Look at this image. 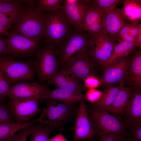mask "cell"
Segmentation results:
<instances>
[{
	"mask_svg": "<svg viewBox=\"0 0 141 141\" xmlns=\"http://www.w3.org/2000/svg\"><path fill=\"white\" fill-rule=\"evenodd\" d=\"M14 120L9 109L4 105L0 104V125L15 122Z\"/></svg>",
	"mask_w": 141,
	"mask_h": 141,
	"instance_id": "d6a6232c",
	"label": "cell"
},
{
	"mask_svg": "<svg viewBox=\"0 0 141 141\" xmlns=\"http://www.w3.org/2000/svg\"><path fill=\"white\" fill-rule=\"evenodd\" d=\"M79 102L75 118L74 136L72 141L92 139L96 135L89 118L87 106L84 101Z\"/></svg>",
	"mask_w": 141,
	"mask_h": 141,
	"instance_id": "7c38bea8",
	"label": "cell"
},
{
	"mask_svg": "<svg viewBox=\"0 0 141 141\" xmlns=\"http://www.w3.org/2000/svg\"><path fill=\"white\" fill-rule=\"evenodd\" d=\"M34 126V124H32L22 128L17 133L13 135L8 141H27V138Z\"/></svg>",
	"mask_w": 141,
	"mask_h": 141,
	"instance_id": "1f68e13d",
	"label": "cell"
},
{
	"mask_svg": "<svg viewBox=\"0 0 141 141\" xmlns=\"http://www.w3.org/2000/svg\"><path fill=\"white\" fill-rule=\"evenodd\" d=\"M4 98L0 95V104H1L2 101Z\"/></svg>",
	"mask_w": 141,
	"mask_h": 141,
	"instance_id": "bcb514c9",
	"label": "cell"
},
{
	"mask_svg": "<svg viewBox=\"0 0 141 141\" xmlns=\"http://www.w3.org/2000/svg\"><path fill=\"white\" fill-rule=\"evenodd\" d=\"M87 50L84 54L69 66L61 69L66 71L81 82L88 76H95V69L88 54Z\"/></svg>",
	"mask_w": 141,
	"mask_h": 141,
	"instance_id": "2e32d148",
	"label": "cell"
},
{
	"mask_svg": "<svg viewBox=\"0 0 141 141\" xmlns=\"http://www.w3.org/2000/svg\"><path fill=\"white\" fill-rule=\"evenodd\" d=\"M0 66L10 85L34 81L35 73L31 61H19L7 55L0 56Z\"/></svg>",
	"mask_w": 141,
	"mask_h": 141,
	"instance_id": "52a82bcc",
	"label": "cell"
},
{
	"mask_svg": "<svg viewBox=\"0 0 141 141\" xmlns=\"http://www.w3.org/2000/svg\"><path fill=\"white\" fill-rule=\"evenodd\" d=\"M62 0H39L36 1L37 7L42 11L47 10L55 12L61 9Z\"/></svg>",
	"mask_w": 141,
	"mask_h": 141,
	"instance_id": "4dcf8cb0",
	"label": "cell"
},
{
	"mask_svg": "<svg viewBox=\"0 0 141 141\" xmlns=\"http://www.w3.org/2000/svg\"><path fill=\"white\" fill-rule=\"evenodd\" d=\"M44 15L45 28L44 36L46 38L47 45L55 48L65 40L72 31V25L62 12L61 9Z\"/></svg>",
	"mask_w": 141,
	"mask_h": 141,
	"instance_id": "8992f818",
	"label": "cell"
},
{
	"mask_svg": "<svg viewBox=\"0 0 141 141\" xmlns=\"http://www.w3.org/2000/svg\"><path fill=\"white\" fill-rule=\"evenodd\" d=\"M9 54L5 39L0 35V56Z\"/></svg>",
	"mask_w": 141,
	"mask_h": 141,
	"instance_id": "f35d334b",
	"label": "cell"
},
{
	"mask_svg": "<svg viewBox=\"0 0 141 141\" xmlns=\"http://www.w3.org/2000/svg\"><path fill=\"white\" fill-rule=\"evenodd\" d=\"M5 39L9 54L25 55L34 54L39 48L40 38L24 36L14 31L8 32Z\"/></svg>",
	"mask_w": 141,
	"mask_h": 141,
	"instance_id": "30bf717a",
	"label": "cell"
},
{
	"mask_svg": "<svg viewBox=\"0 0 141 141\" xmlns=\"http://www.w3.org/2000/svg\"><path fill=\"white\" fill-rule=\"evenodd\" d=\"M121 138L116 135L104 134L101 136L100 141H120Z\"/></svg>",
	"mask_w": 141,
	"mask_h": 141,
	"instance_id": "ab89813d",
	"label": "cell"
},
{
	"mask_svg": "<svg viewBox=\"0 0 141 141\" xmlns=\"http://www.w3.org/2000/svg\"><path fill=\"white\" fill-rule=\"evenodd\" d=\"M41 102L40 97L9 99V109L17 122H27L40 111Z\"/></svg>",
	"mask_w": 141,
	"mask_h": 141,
	"instance_id": "9c48e42d",
	"label": "cell"
},
{
	"mask_svg": "<svg viewBox=\"0 0 141 141\" xmlns=\"http://www.w3.org/2000/svg\"><path fill=\"white\" fill-rule=\"evenodd\" d=\"M129 54L116 59L105 66L102 79L103 83L110 85L126 81L129 68Z\"/></svg>",
	"mask_w": 141,
	"mask_h": 141,
	"instance_id": "4fadbf2b",
	"label": "cell"
},
{
	"mask_svg": "<svg viewBox=\"0 0 141 141\" xmlns=\"http://www.w3.org/2000/svg\"><path fill=\"white\" fill-rule=\"evenodd\" d=\"M49 141H67L61 132H60L58 134L49 139Z\"/></svg>",
	"mask_w": 141,
	"mask_h": 141,
	"instance_id": "b9f144b4",
	"label": "cell"
},
{
	"mask_svg": "<svg viewBox=\"0 0 141 141\" xmlns=\"http://www.w3.org/2000/svg\"><path fill=\"white\" fill-rule=\"evenodd\" d=\"M90 37L87 52L95 70L97 65L103 66L109 58L117 43L116 40L103 31L98 35Z\"/></svg>",
	"mask_w": 141,
	"mask_h": 141,
	"instance_id": "ba28073f",
	"label": "cell"
},
{
	"mask_svg": "<svg viewBox=\"0 0 141 141\" xmlns=\"http://www.w3.org/2000/svg\"><path fill=\"white\" fill-rule=\"evenodd\" d=\"M90 42V36L87 33L75 29L72 31L64 41L55 48L58 70L67 67L84 54Z\"/></svg>",
	"mask_w": 141,
	"mask_h": 141,
	"instance_id": "6da1fadb",
	"label": "cell"
},
{
	"mask_svg": "<svg viewBox=\"0 0 141 141\" xmlns=\"http://www.w3.org/2000/svg\"><path fill=\"white\" fill-rule=\"evenodd\" d=\"M21 1L25 2L28 6L30 7H35L36 3V1L35 0H21Z\"/></svg>",
	"mask_w": 141,
	"mask_h": 141,
	"instance_id": "7bdbcfd3",
	"label": "cell"
},
{
	"mask_svg": "<svg viewBox=\"0 0 141 141\" xmlns=\"http://www.w3.org/2000/svg\"><path fill=\"white\" fill-rule=\"evenodd\" d=\"M120 141H131L127 137L122 138L121 139Z\"/></svg>",
	"mask_w": 141,
	"mask_h": 141,
	"instance_id": "f6af8a7d",
	"label": "cell"
},
{
	"mask_svg": "<svg viewBox=\"0 0 141 141\" xmlns=\"http://www.w3.org/2000/svg\"><path fill=\"white\" fill-rule=\"evenodd\" d=\"M91 0H62L61 10L70 23L77 30L82 31L85 13Z\"/></svg>",
	"mask_w": 141,
	"mask_h": 141,
	"instance_id": "8fae6325",
	"label": "cell"
},
{
	"mask_svg": "<svg viewBox=\"0 0 141 141\" xmlns=\"http://www.w3.org/2000/svg\"><path fill=\"white\" fill-rule=\"evenodd\" d=\"M85 95H80L66 89L56 88L50 90L47 86L45 90L42 101H52L62 102L69 104H76L86 100Z\"/></svg>",
	"mask_w": 141,
	"mask_h": 141,
	"instance_id": "ac0fdd59",
	"label": "cell"
},
{
	"mask_svg": "<svg viewBox=\"0 0 141 141\" xmlns=\"http://www.w3.org/2000/svg\"><path fill=\"white\" fill-rule=\"evenodd\" d=\"M123 83H120L116 86L108 85L103 91L102 96L100 100L93 104L92 108L100 111H107L112 104L122 87Z\"/></svg>",
	"mask_w": 141,
	"mask_h": 141,
	"instance_id": "7402d4cb",
	"label": "cell"
},
{
	"mask_svg": "<svg viewBox=\"0 0 141 141\" xmlns=\"http://www.w3.org/2000/svg\"><path fill=\"white\" fill-rule=\"evenodd\" d=\"M35 123L33 119L28 122L23 123L15 122L0 125V141H8L16 132Z\"/></svg>",
	"mask_w": 141,
	"mask_h": 141,
	"instance_id": "484cf974",
	"label": "cell"
},
{
	"mask_svg": "<svg viewBox=\"0 0 141 141\" xmlns=\"http://www.w3.org/2000/svg\"><path fill=\"white\" fill-rule=\"evenodd\" d=\"M124 113L126 116L128 123L131 126L141 124V89L133 88Z\"/></svg>",
	"mask_w": 141,
	"mask_h": 141,
	"instance_id": "44dd1931",
	"label": "cell"
},
{
	"mask_svg": "<svg viewBox=\"0 0 141 141\" xmlns=\"http://www.w3.org/2000/svg\"><path fill=\"white\" fill-rule=\"evenodd\" d=\"M103 94V91L95 89H90L88 90L85 96L86 100L94 104L100 100Z\"/></svg>",
	"mask_w": 141,
	"mask_h": 141,
	"instance_id": "e575fe53",
	"label": "cell"
},
{
	"mask_svg": "<svg viewBox=\"0 0 141 141\" xmlns=\"http://www.w3.org/2000/svg\"><path fill=\"white\" fill-rule=\"evenodd\" d=\"M40 116L34 119L35 123H42L58 130L64 128L65 125L75 118L77 107L75 104H69L55 101H46Z\"/></svg>",
	"mask_w": 141,
	"mask_h": 141,
	"instance_id": "7a4b0ae2",
	"label": "cell"
},
{
	"mask_svg": "<svg viewBox=\"0 0 141 141\" xmlns=\"http://www.w3.org/2000/svg\"><path fill=\"white\" fill-rule=\"evenodd\" d=\"M129 68L126 81L130 87L141 89V51L134 49L129 54Z\"/></svg>",
	"mask_w": 141,
	"mask_h": 141,
	"instance_id": "ffe728a7",
	"label": "cell"
},
{
	"mask_svg": "<svg viewBox=\"0 0 141 141\" xmlns=\"http://www.w3.org/2000/svg\"><path fill=\"white\" fill-rule=\"evenodd\" d=\"M131 126V132L127 137L131 141H141V124Z\"/></svg>",
	"mask_w": 141,
	"mask_h": 141,
	"instance_id": "d590c367",
	"label": "cell"
},
{
	"mask_svg": "<svg viewBox=\"0 0 141 141\" xmlns=\"http://www.w3.org/2000/svg\"><path fill=\"white\" fill-rule=\"evenodd\" d=\"M133 89V88L130 86L126 87L123 86L107 111L118 116L124 114L125 109L130 101Z\"/></svg>",
	"mask_w": 141,
	"mask_h": 141,
	"instance_id": "603a6c76",
	"label": "cell"
},
{
	"mask_svg": "<svg viewBox=\"0 0 141 141\" xmlns=\"http://www.w3.org/2000/svg\"><path fill=\"white\" fill-rule=\"evenodd\" d=\"M34 54V59L31 61L34 70L38 81L46 84L58 71V63L56 48L47 45L39 48Z\"/></svg>",
	"mask_w": 141,
	"mask_h": 141,
	"instance_id": "5b68a950",
	"label": "cell"
},
{
	"mask_svg": "<svg viewBox=\"0 0 141 141\" xmlns=\"http://www.w3.org/2000/svg\"><path fill=\"white\" fill-rule=\"evenodd\" d=\"M123 6L121 11L130 23L138 24L141 20V1L123 0Z\"/></svg>",
	"mask_w": 141,
	"mask_h": 141,
	"instance_id": "cb8c5ba5",
	"label": "cell"
},
{
	"mask_svg": "<svg viewBox=\"0 0 141 141\" xmlns=\"http://www.w3.org/2000/svg\"><path fill=\"white\" fill-rule=\"evenodd\" d=\"M88 114L96 134L100 137L104 134L116 135L121 138L128 137V133L125 125L119 116L92 108L90 110L88 109Z\"/></svg>",
	"mask_w": 141,
	"mask_h": 141,
	"instance_id": "277c9868",
	"label": "cell"
},
{
	"mask_svg": "<svg viewBox=\"0 0 141 141\" xmlns=\"http://www.w3.org/2000/svg\"><path fill=\"white\" fill-rule=\"evenodd\" d=\"M16 17L11 16L6 14L0 13V26L5 27H11L12 25L15 24Z\"/></svg>",
	"mask_w": 141,
	"mask_h": 141,
	"instance_id": "74e56055",
	"label": "cell"
},
{
	"mask_svg": "<svg viewBox=\"0 0 141 141\" xmlns=\"http://www.w3.org/2000/svg\"><path fill=\"white\" fill-rule=\"evenodd\" d=\"M47 85L34 81L22 82L11 86L7 96L9 99L40 97L42 98Z\"/></svg>",
	"mask_w": 141,
	"mask_h": 141,
	"instance_id": "5bb4252c",
	"label": "cell"
},
{
	"mask_svg": "<svg viewBox=\"0 0 141 141\" xmlns=\"http://www.w3.org/2000/svg\"><path fill=\"white\" fill-rule=\"evenodd\" d=\"M14 30L22 35L40 38L44 36V15L37 7H20L14 24Z\"/></svg>",
	"mask_w": 141,
	"mask_h": 141,
	"instance_id": "3957f363",
	"label": "cell"
},
{
	"mask_svg": "<svg viewBox=\"0 0 141 141\" xmlns=\"http://www.w3.org/2000/svg\"><path fill=\"white\" fill-rule=\"evenodd\" d=\"M138 30V25L135 23H129L120 30L116 37V40L134 43Z\"/></svg>",
	"mask_w": 141,
	"mask_h": 141,
	"instance_id": "4316f807",
	"label": "cell"
},
{
	"mask_svg": "<svg viewBox=\"0 0 141 141\" xmlns=\"http://www.w3.org/2000/svg\"><path fill=\"white\" fill-rule=\"evenodd\" d=\"M83 141H95L93 140H92V139H87V140H84Z\"/></svg>",
	"mask_w": 141,
	"mask_h": 141,
	"instance_id": "7dc6e473",
	"label": "cell"
},
{
	"mask_svg": "<svg viewBox=\"0 0 141 141\" xmlns=\"http://www.w3.org/2000/svg\"><path fill=\"white\" fill-rule=\"evenodd\" d=\"M82 31L87 32L90 37L98 35L103 31L102 14L91 5L85 14Z\"/></svg>",
	"mask_w": 141,
	"mask_h": 141,
	"instance_id": "d6986e66",
	"label": "cell"
},
{
	"mask_svg": "<svg viewBox=\"0 0 141 141\" xmlns=\"http://www.w3.org/2000/svg\"><path fill=\"white\" fill-rule=\"evenodd\" d=\"M84 87L88 89H96L100 85L98 79L94 75L87 77L84 80Z\"/></svg>",
	"mask_w": 141,
	"mask_h": 141,
	"instance_id": "8d00e7d4",
	"label": "cell"
},
{
	"mask_svg": "<svg viewBox=\"0 0 141 141\" xmlns=\"http://www.w3.org/2000/svg\"><path fill=\"white\" fill-rule=\"evenodd\" d=\"M10 87L0 66V95L3 98L7 97Z\"/></svg>",
	"mask_w": 141,
	"mask_h": 141,
	"instance_id": "836d02e7",
	"label": "cell"
},
{
	"mask_svg": "<svg viewBox=\"0 0 141 141\" xmlns=\"http://www.w3.org/2000/svg\"><path fill=\"white\" fill-rule=\"evenodd\" d=\"M53 85L57 88L68 90L82 95L84 89L81 82L66 71L63 69L58 72L47 82L46 85Z\"/></svg>",
	"mask_w": 141,
	"mask_h": 141,
	"instance_id": "e0dca14e",
	"label": "cell"
},
{
	"mask_svg": "<svg viewBox=\"0 0 141 141\" xmlns=\"http://www.w3.org/2000/svg\"><path fill=\"white\" fill-rule=\"evenodd\" d=\"M54 130L52 127L42 123L34 126L30 135L29 141H49V135Z\"/></svg>",
	"mask_w": 141,
	"mask_h": 141,
	"instance_id": "83f0119b",
	"label": "cell"
},
{
	"mask_svg": "<svg viewBox=\"0 0 141 141\" xmlns=\"http://www.w3.org/2000/svg\"><path fill=\"white\" fill-rule=\"evenodd\" d=\"M11 27H3L0 26V35L2 34L6 35L8 32V30Z\"/></svg>",
	"mask_w": 141,
	"mask_h": 141,
	"instance_id": "ee69618b",
	"label": "cell"
},
{
	"mask_svg": "<svg viewBox=\"0 0 141 141\" xmlns=\"http://www.w3.org/2000/svg\"><path fill=\"white\" fill-rule=\"evenodd\" d=\"M138 25V32L136 38L135 44L136 46L139 47V49L141 48V23Z\"/></svg>",
	"mask_w": 141,
	"mask_h": 141,
	"instance_id": "60d3db41",
	"label": "cell"
},
{
	"mask_svg": "<svg viewBox=\"0 0 141 141\" xmlns=\"http://www.w3.org/2000/svg\"><path fill=\"white\" fill-rule=\"evenodd\" d=\"M122 1L120 0H91V5L103 14L116 8Z\"/></svg>",
	"mask_w": 141,
	"mask_h": 141,
	"instance_id": "f546056e",
	"label": "cell"
},
{
	"mask_svg": "<svg viewBox=\"0 0 141 141\" xmlns=\"http://www.w3.org/2000/svg\"><path fill=\"white\" fill-rule=\"evenodd\" d=\"M134 43L125 41H119L114 47L113 51L109 58L104 63V67L120 57L128 55L134 49Z\"/></svg>",
	"mask_w": 141,
	"mask_h": 141,
	"instance_id": "d4e9b609",
	"label": "cell"
},
{
	"mask_svg": "<svg viewBox=\"0 0 141 141\" xmlns=\"http://www.w3.org/2000/svg\"><path fill=\"white\" fill-rule=\"evenodd\" d=\"M102 15L103 31L116 39L121 29L130 23L116 8Z\"/></svg>",
	"mask_w": 141,
	"mask_h": 141,
	"instance_id": "9a60e30c",
	"label": "cell"
},
{
	"mask_svg": "<svg viewBox=\"0 0 141 141\" xmlns=\"http://www.w3.org/2000/svg\"><path fill=\"white\" fill-rule=\"evenodd\" d=\"M21 1L0 0V13L16 17L21 6Z\"/></svg>",
	"mask_w": 141,
	"mask_h": 141,
	"instance_id": "f1b7e54d",
	"label": "cell"
}]
</instances>
